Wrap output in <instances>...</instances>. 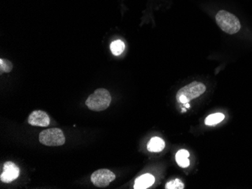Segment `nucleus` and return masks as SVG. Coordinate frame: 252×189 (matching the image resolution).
<instances>
[{"label": "nucleus", "mask_w": 252, "mask_h": 189, "mask_svg": "<svg viewBox=\"0 0 252 189\" xmlns=\"http://www.w3.org/2000/svg\"><path fill=\"white\" fill-rule=\"evenodd\" d=\"M215 20L221 31L229 35H234L241 30L239 19L227 11H219L215 16Z\"/></svg>", "instance_id": "nucleus-1"}, {"label": "nucleus", "mask_w": 252, "mask_h": 189, "mask_svg": "<svg viewBox=\"0 0 252 189\" xmlns=\"http://www.w3.org/2000/svg\"><path fill=\"white\" fill-rule=\"evenodd\" d=\"M111 100V95L107 90L99 88L88 96L85 105L90 110L101 111L108 108Z\"/></svg>", "instance_id": "nucleus-2"}, {"label": "nucleus", "mask_w": 252, "mask_h": 189, "mask_svg": "<svg viewBox=\"0 0 252 189\" xmlns=\"http://www.w3.org/2000/svg\"><path fill=\"white\" fill-rule=\"evenodd\" d=\"M205 91L206 87L203 83L193 81L178 91L176 94L177 101L183 104L188 103L193 99L201 96Z\"/></svg>", "instance_id": "nucleus-3"}, {"label": "nucleus", "mask_w": 252, "mask_h": 189, "mask_svg": "<svg viewBox=\"0 0 252 189\" xmlns=\"http://www.w3.org/2000/svg\"><path fill=\"white\" fill-rule=\"evenodd\" d=\"M65 137L59 128H50L43 130L39 134V142L47 146H60L65 143Z\"/></svg>", "instance_id": "nucleus-4"}, {"label": "nucleus", "mask_w": 252, "mask_h": 189, "mask_svg": "<svg viewBox=\"0 0 252 189\" xmlns=\"http://www.w3.org/2000/svg\"><path fill=\"white\" fill-rule=\"evenodd\" d=\"M116 179L114 173L107 169H100L95 171L91 176V181L97 187H107Z\"/></svg>", "instance_id": "nucleus-5"}, {"label": "nucleus", "mask_w": 252, "mask_h": 189, "mask_svg": "<svg viewBox=\"0 0 252 189\" xmlns=\"http://www.w3.org/2000/svg\"><path fill=\"white\" fill-rule=\"evenodd\" d=\"M20 170L16 164L11 161H7L4 164L3 171H2L0 179L3 183H12V181L16 180L19 176Z\"/></svg>", "instance_id": "nucleus-6"}, {"label": "nucleus", "mask_w": 252, "mask_h": 189, "mask_svg": "<svg viewBox=\"0 0 252 189\" xmlns=\"http://www.w3.org/2000/svg\"><path fill=\"white\" fill-rule=\"evenodd\" d=\"M28 123L36 127H48L50 124V118L46 111L36 110L29 115Z\"/></svg>", "instance_id": "nucleus-7"}, {"label": "nucleus", "mask_w": 252, "mask_h": 189, "mask_svg": "<svg viewBox=\"0 0 252 189\" xmlns=\"http://www.w3.org/2000/svg\"><path fill=\"white\" fill-rule=\"evenodd\" d=\"M155 183V178L150 173H146L139 176L134 183V189H146L151 187Z\"/></svg>", "instance_id": "nucleus-8"}, {"label": "nucleus", "mask_w": 252, "mask_h": 189, "mask_svg": "<svg viewBox=\"0 0 252 189\" xmlns=\"http://www.w3.org/2000/svg\"><path fill=\"white\" fill-rule=\"evenodd\" d=\"M166 144L164 141L159 137H153L148 142V149L151 152H162L165 149Z\"/></svg>", "instance_id": "nucleus-9"}, {"label": "nucleus", "mask_w": 252, "mask_h": 189, "mask_svg": "<svg viewBox=\"0 0 252 189\" xmlns=\"http://www.w3.org/2000/svg\"><path fill=\"white\" fill-rule=\"evenodd\" d=\"M189 156H190V153L185 149H181V150L178 151L177 152L176 156H175V159H176L178 165L181 167H183V168L189 167V165H190V160L188 158Z\"/></svg>", "instance_id": "nucleus-10"}, {"label": "nucleus", "mask_w": 252, "mask_h": 189, "mask_svg": "<svg viewBox=\"0 0 252 189\" xmlns=\"http://www.w3.org/2000/svg\"><path fill=\"white\" fill-rule=\"evenodd\" d=\"M224 118H225V115L223 113L218 112V113L212 114V115H208L205 118V124L208 126H212V125H215L223 122Z\"/></svg>", "instance_id": "nucleus-11"}, {"label": "nucleus", "mask_w": 252, "mask_h": 189, "mask_svg": "<svg viewBox=\"0 0 252 189\" xmlns=\"http://www.w3.org/2000/svg\"><path fill=\"white\" fill-rule=\"evenodd\" d=\"M125 43L122 40H115L110 45V50L114 55L118 56L122 54L125 50Z\"/></svg>", "instance_id": "nucleus-12"}, {"label": "nucleus", "mask_w": 252, "mask_h": 189, "mask_svg": "<svg viewBox=\"0 0 252 189\" xmlns=\"http://www.w3.org/2000/svg\"><path fill=\"white\" fill-rule=\"evenodd\" d=\"M166 189H185V184L180 179H175L170 181L166 185Z\"/></svg>", "instance_id": "nucleus-13"}, {"label": "nucleus", "mask_w": 252, "mask_h": 189, "mask_svg": "<svg viewBox=\"0 0 252 189\" xmlns=\"http://www.w3.org/2000/svg\"><path fill=\"white\" fill-rule=\"evenodd\" d=\"M12 63L8 60H0V69L4 73H10L12 70Z\"/></svg>", "instance_id": "nucleus-14"}, {"label": "nucleus", "mask_w": 252, "mask_h": 189, "mask_svg": "<svg viewBox=\"0 0 252 189\" xmlns=\"http://www.w3.org/2000/svg\"><path fill=\"white\" fill-rule=\"evenodd\" d=\"M184 106H185V107H186V108H189V107H190V104H189V103H185Z\"/></svg>", "instance_id": "nucleus-15"}, {"label": "nucleus", "mask_w": 252, "mask_h": 189, "mask_svg": "<svg viewBox=\"0 0 252 189\" xmlns=\"http://www.w3.org/2000/svg\"><path fill=\"white\" fill-rule=\"evenodd\" d=\"M185 111H186V109H185V108L182 109V112H185Z\"/></svg>", "instance_id": "nucleus-16"}]
</instances>
